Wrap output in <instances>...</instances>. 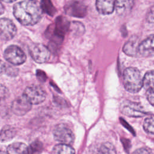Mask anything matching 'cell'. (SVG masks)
Returning <instances> with one entry per match:
<instances>
[{
  "label": "cell",
  "instance_id": "cell-1",
  "mask_svg": "<svg viewBox=\"0 0 154 154\" xmlns=\"http://www.w3.org/2000/svg\"><path fill=\"white\" fill-rule=\"evenodd\" d=\"M13 14L21 24L31 26L40 21L42 17V10L35 0H23L14 4Z\"/></svg>",
  "mask_w": 154,
  "mask_h": 154
},
{
  "label": "cell",
  "instance_id": "cell-2",
  "mask_svg": "<svg viewBox=\"0 0 154 154\" xmlns=\"http://www.w3.org/2000/svg\"><path fill=\"white\" fill-rule=\"evenodd\" d=\"M123 81L125 88L129 92H138L143 86V81L140 71L135 67L126 68L123 74Z\"/></svg>",
  "mask_w": 154,
  "mask_h": 154
},
{
  "label": "cell",
  "instance_id": "cell-3",
  "mask_svg": "<svg viewBox=\"0 0 154 154\" xmlns=\"http://www.w3.org/2000/svg\"><path fill=\"white\" fill-rule=\"evenodd\" d=\"M5 59L14 66L20 65L26 61L25 52L17 46L10 45L7 47L4 53Z\"/></svg>",
  "mask_w": 154,
  "mask_h": 154
},
{
  "label": "cell",
  "instance_id": "cell-4",
  "mask_svg": "<svg viewBox=\"0 0 154 154\" xmlns=\"http://www.w3.org/2000/svg\"><path fill=\"white\" fill-rule=\"evenodd\" d=\"M23 96L31 104L37 105L42 103L45 100L46 93L41 87L31 85L25 89Z\"/></svg>",
  "mask_w": 154,
  "mask_h": 154
},
{
  "label": "cell",
  "instance_id": "cell-5",
  "mask_svg": "<svg viewBox=\"0 0 154 154\" xmlns=\"http://www.w3.org/2000/svg\"><path fill=\"white\" fill-rule=\"evenodd\" d=\"M53 135L54 139L60 144L71 145L75 139L73 132L63 124H60L54 128Z\"/></svg>",
  "mask_w": 154,
  "mask_h": 154
},
{
  "label": "cell",
  "instance_id": "cell-6",
  "mask_svg": "<svg viewBox=\"0 0 154 154\" xmlns=\"http://www.w3.org/2000/svg\"><path fill=\"white\" fill-rule=\"evenodd\" d=\"M32 58L38 63H43L49 60L51 53L46 46L41 43L32 44L29 48Z\"/></svg>",
  "mask_w": 154,
  "mask_h": 154
},
{
  "label": "cell",
  "instance_id": "cell-7",
  "mask_svg": "<svg viewBox=\"0 0 154 154\" xmlns=\"http://www.w3.org/2000/svg\"><path fill=\"white\" fill-rule=\"evenodd\" d=\"M120 109L123 114L133 117H142L146 114L140 103L128 100L121 103Z\"/></svg>",
  "mask_w": 154,
  "mask_h": 154
},
{
  "label": "cell",
  "instance_id": "cell-8",
  "mask_svg": "<svg viewBox=\"0 0 154 154\" xmlns=\"http://www.w3.org/2000/svg\"><path fill=\"white\" fill-rule=\"evenodd\" d=\"M17 32V28L14 23L9 19H0V38L3 40L12 39Z\"/></svg>",
  "mask_w": 154,
  "mask_h": 154
},
{
  "label": "cell",
  "instance_id": "cell-9",
  "mask_svg": "<svg viewBox=\"0 0 154 154\" xmlns=\"http://www.w3.org/2000/svg\"><path fill=\"white\" fill-rule=\"evenodd\" d=\"M32 104L22 95L14 99L11 103L12 112L19 116L26 114L31 109Z\"/></svg>",
  "mask_w": 154,
  "mask_h": 154
},
{
  "label": "cell",
  "instance_id": "cell-10",
  "mask_svg": "<svg viewBox=\"0 0 154 154\" xmlns=\"http://www.w3.org/2000/svg\"><path fill=\"white\" fill-rule=\"evenodd\" d=\"M138 54L146 57L154 55V35L147 37L139 44Z\"/></svg>",
  "mask_w": 154,
  "mask_h": 154
},
{
  "label": "cell",
  "instance_id": "cell-11",
  "mask_svg": "<svg viewBox=\"0 0 154 154\" xmlns=\"http://www.w3.org/2000/svg\"><path fill=\"white\" fill-rule=\"evenodd\" d=\"M116 5V0H96V7L97 11L102 14H111Z\"/></svg>",
  "mask_w": 154,
  "mask_h": 154
},
{
  "label": "cell",
  "instance_id": "cell-12",
  "mask_svg": "<svg viewBox=\"0 0 154 154\" xmlns=\"http://www.w3.org/2000/svg\"><path fill=\"white\" fill-rule=\"evenodd\" d=\"M134 0H116L115 9L119 16H125L130 12Z\"/></svg>",
  "mask_w": 154,
  "mask_h": 154
},
{
  "label": "cell",
  "instance_id": "cell-13",
  "mask_svg": "<svg viewBox=\"0 0 154 154\" xmlns=\"http://www.w3.org/2000/svg\"><path fill=\"white\" fill-rule=\"evenodd\" d=\"M7 154H29V149L23 143L15 142L10 144L7 149Z\"/></svg>",
  "mask_w": 154,
  "mask_h": 154
},
{
  "label": "cell",
  "instance_id": "cell-14",
  "mask_svg": "<svg viewBox=\"0 0 154 154\" xmlns=\"http://www.w3.org/2000/svg\"><path fill=\"white\" fill-rule=\"evenodd\" d=\"M16 129L10 126H5L0 132V142L4 143L12 140L16 135Z\"/></svg>",
  "mask_w": 154,
  "mask_h": 154
},
{
  "label": "cell",
  "instance_id": "cell-15",
  "mask_svg": "<svg viewBox=\"0 0 154 154\" xmlns=\"http://www.w3.org/2000/svg\"><path fill=\"white\" fill-rule=\"evenodd\" d=\"M138 41L135 38L131 39L125 44L123 52L129 56H135L138 54Z\"/></svg>",
  "mask_w": 154,
  "mask_h": 154
},
{
  "label": "cell",
  "instance_id": "cell-16",
  "mask_svg": "<svg viewBox=\"0 0 154 154\" xmlns=\"http://www.w3.org/2000/svg\"><path fill=\"white\" fill-rule=\"evenodd\" d=\"M143 87L147 92H154V70L147 72L143 79Z\"/></svg>",
  "mask_w": 154,
  "mask_h": 154
},
{
  "label": "cell",
  "instance_id": "cell-17",
  "mask_svg": "<svg viewBox=\"0 0 154 154\" xmlns=\"http://www.w3.org/2000/svg\"><path fill=\"white\" fill-rule=\"evenodd\" d=\"M92 154H116V151L114 146L111 143L106 142L96 149Z\"/></svg>",
  "mask_w": 154,
  "mask_h": 154
},
{
  "label": "cell",
  "instance_id": "cell-18",
  "mask_svg": "<svg viewBox=\"0 0 154 154\" xmlns=\"http://www.w3.org/2000/svg\"><path fill=\"white\" fill-rule=\"evenodd\" d=\"M52 154H75V151L70 145L59 144L53 147Z\"/></svg>",
  "mask_w": 154,
  "mask_h": 154
},
{
  "label": "cell",
  "instance_id": "cell-19",
  "mask_svg": "<svg viewBox=\"0 0 154 154\" xmlns=\"http://www.w3.org/2000/svg\"><path fill=\"white\" fill-rule=\"evenodd\" d=\"M143 128L146 132L154 135V116L148 117L144 120Z\"/></svg>",
  "mask_w": 154,
  "mask_h": 154
},
{
  "label": "cell",
  "instance_id": "cell-20",
  "mask_svg": "<svg viewBox=\"0 0 154 154\" xmlns=\"http://www.w3.org/2000/svg\"><path fill=\"white\" fill-rule=\"evenodd\" d=\"M43 149V144L38 141H35L30 145L29 153L31 154H40Z\"/></svg>",
  "mask_w": 154,
  "mask_h": 154
},
{
  "label": "cell",
  "instance_id": "cell-21",
  "mask_svg": "<svg viewBox=\"0 0 154 154\" xmlns=\"http://www.w3.org/2000/svg\"><path fill=\"white\" fill-rule=\"evenodd\" d=\"M9 94L8 89L5 85L0 84V102L7 99Z\"/></svg>",
  "mask_w": 154,
  "mask_h": 154
},
{
  "label": "cell",
  "instance_id": "cell-22",
  "mask_svg": "<svg viewBox=\"0 0 154 154\" xmlns=\"http://www.w3.org/2000/svg\"><path fill=\"white\" fill-rule=\"evenodd\" d=\"M18 69L11 66H9L8 64H5V72L8 75H10L11 76H16L17 75Z\"/></svg>",
  "mask_w": 154,
  "mask_h": 154
},
{
  "label": "cell",
  "instance_id": "cell-23",
  "mask_svg": "<svg viewBox=\"0 0 154 154\" xmlns=\"http://www.w3.org/2000/svg\"><path fill=\"white\" fill-rule=\"evenodd\" d=\"M132 154H153L152 150L146 147H141L137 149Z\"/></svg>",
  "mask_w": 154,
  "mask_h": 154
},
{
  "label": "cell",
  "instance_id": "cell-24",
  "mask_svg": "<svg viewBox=\"0 0 154 154\" xmlns=\"http://www.w3.org/2000/svg\"><path fill=\"white\" fill-rule=\"evenodd\" d=\"M146 19L150 23L154 22V5L149 10L146 16Z\"/></svg>",
  "mask_w": 154,
  "mask_h": 154
},
{
  "label": "cell",
  "instance_id": "cell-25",
  "mask_svg": "<svg viewBox=\"0 0 154 154\" xmlns=\"http://www.w3.org/2000/svg\"><path fill=\"white\" fill-rule=\"evenodd\" d=\"M147 98L149 103L154 106V92H147Z\"/></svg>",
  "mask_w": 154,
  "mask_h": 154
},
{
  "label": "cell",
  "instance_id": "cell-26",
  "mask_svg": "<svg viewBox=\"0 0 154 154\" xmlns=\"http://www.w3.org/2000/svg\"><path fill=\"white\" fill-rule=\"evenodd\" d=\"M5 64L0 59V75L5 72Z\"/></svg>",
  "mask_w": 154,
  "mask_h": 154
},
{
  "label": "cell",
  "instance_id": "cell-27",
  "mask_svg": "<svg viewBox=\"0 0 154 154\" xmlns=\"http://www.w3.org/2000/svg\"><path fill=\"white\" fill-rule=\"evenodd\" d=\"M4 10H5L4 6V5L2 4V2L0 1V14H3L4 12Z\"/></svg>",
  "mask_w": 154,
  "mask_h": 154
},
{
  "label": "cell",
  "instance_id": "cell-28",
  "mask_svg": "<svg viewBox=\"0 0 154 154\" xmlns=\"http://www.w3.org/2000/svg\"><path fill=\"white\" fill-rule=\"evenodd\" d=\"M2 1H3L4 2H5L11 3V2H14V1H16V0H2Z\"/></svg>",
  "mask_w": 154,
  "mask_h": 154
},
{
  "label": "cell",
  "instance_id": "cell-29",
  "mask_svg": "<svg viewBox=\"0 0 154 154\" xmlns=\"http://www.w3.org/2000/svg\"><path fill=\"white\" fill-rule=\"evenodd\" d=\"M0 154H7V153H6L5 152H4V151H1V150H0Z\"/></svg>",
  "mask_w": 154,
  "mask_h": 154
}]
</instances>
